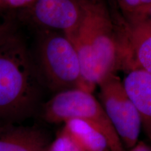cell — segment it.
Here are the masks:
<instances>
[{
  "mask_svg": "<svg viewBox=\"0 0 151 151\" xmlns=\"http://www.w3.org/2000/svg\"><path fill=\"white\" fill-rule=\"evenodd\" d=\"M143 21H146L147 23L150 24L151 26V8L150 9V10H149L148 14H147L146 18H145V20H143Z\"/></svg>",
  "mask_w": 151,
  "mask_h": 151,
  "instance_id": "cell-17",
  "label": "cell"
},
{
  "mask_svg": "<svg viewBox=\"0 0 151 151\" xmlns=\"http://www.w3.org/2000/svg\"><path fill=\"white\" fill-rule=\"evenodd\" d=\"M51 141L48 134L38 127L0 126V151H47Z\"/></svg>",
  "mask_w": 151,
  "mask_h": 151,
  "instance_id": "cell-8",
  "label": "cell"
},
{
  "mask_svg": "<svg viewBox=\"0 0 151 151\" xmlns=\"http://www.w3.org/2000/svg\"><path fill=\"white\" fill-rule=\"evenodd\" d=\"M126 151H151V146L143 141H139L134 147Z\"/></svg>",
  "mask_w": 151,
  "mask_h": 151,
  "instance_id": "cell-15",
  "label": "cell"
},
{
  "mask_svg": "<svg viewBox=\"0 0 151 151\" xmlns=\"http://www.w3.org/2000/svg\"><path fill=\"white\" fill-rule=\"evenodd\" d=\"M122 83L139 113L142 130L151 141V73L140 68H132Z\"/></svg>",
  "mask_w": 151,
  "mask_h": 151,
  "instance_id": "cell-7",
  "label": "cell"
},
{
  "mask_svg": "<svg viewBox=\"0 0 151 151\" xmlns=\"http://www.w3.org/2000/svg\"><path fill=\"white\" fill-rule=\"evenodd\" d=\"M41 118L50 124L80 120L97 129L106 138L111 151H126L102 106L91 92L81 89L55 93L42 106Z\"/></svg>",
  "mask_w": 151,
  "mask_h": 151,
  "instance_id": "cell-4",
  "label": "cell"
},
{
  "mask_svg": "<svg viewBox=\"0 0 151 151\" xmlns=\"http://www.w3.org/2000/svg\"><path fill=\"white\" fill-rule=\"evenodd\" d=\"M35 1V0H0V9L27 11Z\"/></svg>",
  "mask_w": 151,
  "mask_h": 151,
  "instance_id": "cell-13",
  "label": "cell"
},
{
  "mask_svg": "<svg viewBox=\"0 0 151 151\" xmlns=\"http://www.w3.org/2000/svg\"><path fill=\"white\" fill-rule=\"evenodd\" d=\"M150 8L151 0H140L139 1V15H138L137 22L143 21L145 20Z\"/></svg>",
  "mask_w": 151,
  "mask_h": 151,
  "instance_id": "cell-14",
  "label": "cell"
},
{
  "mask_svg": "<svg viewBox=\"0 0 151 151\" xmlns=\"http://www.w3.org/2000/svg\"><path fill=\"white\" fill-rule=\"evenodd\" d=\"M11 24H12L9 22H2L0 20V39H1V37L4 35V34L8 30V29L10 27Z\"/></svg>",
  "mask_w": 151,
  "mask_h": 151,
  "instance_id": "cell-16",
  "label": "cell"
},
{
  "mask_svg": "<svg viewBox=\"0 0 151 151\" xmlns=\"http://www.w3.org/2000/svg\"><path fill=\"white\" fill-rule=\"evenodd\" d=\"M39 29H49L73 35L83 14L82 0H35L26 11Z\"/></svg>",
  "mask_w": 151,
  "mask_h": 151,
  "instance_id": "cell-6",
  "label": "cell"
},
{
  "mask_svg": "<svg viewBox=\"0 0 151 151\" xmlns=\"http://www.w3.org/2000/svg\"><path fill=\"white\" fill-rule=\"evenodd\" d=\"M83 14L70 37L81 64L84 88L91 92L99 83L120 69L134 67L127 22L113 16L103 0H82Z\"/></svg>",
  "mask_w": 151,
  "mask_h": 151,
  "instance_id": "cell-1",
  "label": "cell"
},
{
  "mask_svg": "<svg viewBox=\"0 0 151 151\" xmlns=\"http://www.w3.org/2000/svg\"><path fill=\"white\" fill-rule=\"evenodd\" d=\"M61 129L83 151H111L106 138L87 122L72 119L64 122Z\"/></svg>",
  "mask_w": 151,
  "mask_h": 151,
  "instance_id": "cell-9",
  "label": "cell"
},
{
  "mask_svg": "<svg viewBox=\"0 0 151 151\" xmlns=\"http://www.w3.org/2000/svg\"><path fill=\"white\" fill-rule=\"evenodd\" d=\"M127 35L134 68H140L151 73V26L146 21L127 22Z\"/></svg>",
  "mask_w": 151,
  "mask_h": 151,
  "instance_id": "cell-10",
  "label": "cell"
},
{
  "mask_svg": "<svg viewBox=\"0 0 151 151\" xmlns=\"http://www.w3.org/2000/svg\"><path fill=\"white\" fill-rule=\"evenodd\" d=\"M33 58L42 86L55 94L71 89L85 90L78 54L65 34L39 29Z\"/></svg>",
  "mask_w": 151,
  "mask_h": 151,
  "instance_id": "cell-3",
  "label": "cell"
},
{
  "mask_svg": "<svg viewBox=\"0 0 151 151\" xmlns=\"http://www.w3.org/2000/svg\"><path fill=\"white\" fill-rule=\"evenodd\" d=\"M97 86L99 87V102L125 150H129L139 141L142 130L137 109L116 74L107 76Z\"/></svg>",
  "mask_w": 151,
  "mask_h": 151,
  "instance_id": "cell-5",
  "label": "cell"
},
{
  "mask_svg": "<svg viewBox=\"0 0 151 151\" xmlns=\"http://www.w3.org/2000/svg\"><path fill=\"white\" fill-rule=\"evenodd\" d=\"M123 18L128 23L137 22L140 0H118Z\"/></svg>",
  "mask_w": 151,
  "mask_h": 151,
  "instance_id": "cell-12",
  "label": "cell"
},
{
  "mask_svg": "<svg viewBox=\"0 0 151 151\" xmlns=\"http://www.w3.org/2000/svg\"><path fill=\"white\" fill-rule=\"evenodd\" d=\"M41 86L33 56L11 24L0 39V126L33 116Z\"/></svg>",
  "mask_w": 151,
  "mask_h": 151,
  "instance_id": "cell-2",
  "label": "cell"
},
{
  "mask_svg": "<svg viewBox=\"0 0 151 151\" xmlns=\"http://www.w3.org/2000/svg\"><path fill=\"white\" fill-rule=\"evenodd\" d=\"M47 151H83L66 134L60 130L52 140Z\"/></svg>",
  "mask_w": 151,
  "mask_h": 151,
  "instance_id": "cell-11",
  "label": "cell"
}]
</instances>
